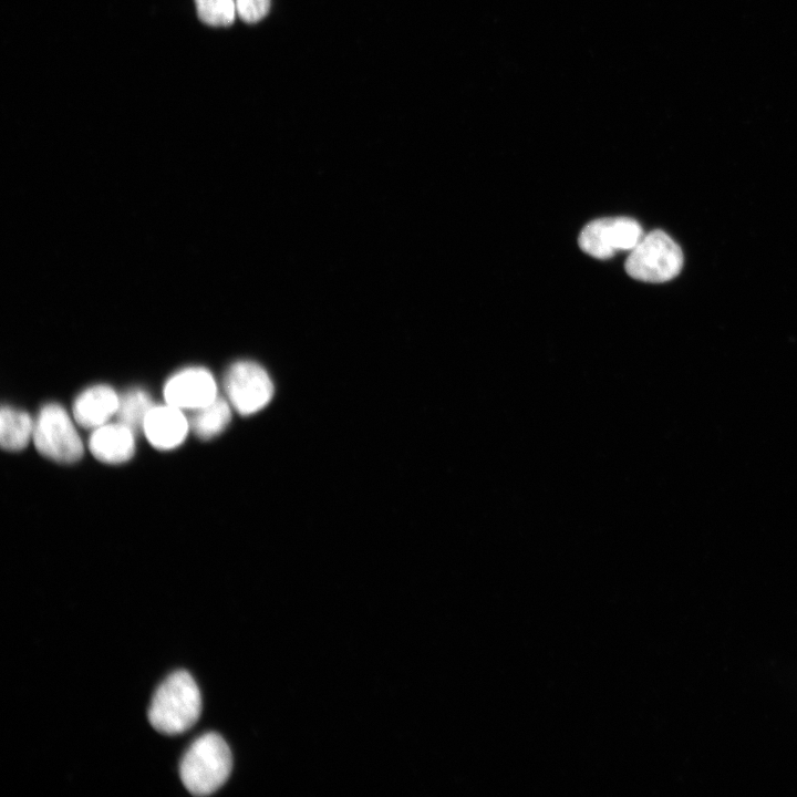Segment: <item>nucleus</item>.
Masks as SVG:
<instances>
[{
	"label": "nucleus",
	"mask_w": 797,
	"mask_h": 797,
	"mask_svg": "<svg viewBox=\"0 0 797 797\" xmlns=\"http://www.w3.org/2000/svg\"><path fill=\"white\" fill-rule=\"evenodd\" d=\"M152 407L149 395L143 390L134 389L120 396L116 416L118 422L136 433L143 429L145 417Z\"/></svg>",
	"instance_id": "ddd939ff"
},
{
	"label": "nucleus",
	"mask_w": 797,
	"mask_h": 797,
	"mask_svg": "<svg viewBox=\"0 0 797 797\" xmlns=\"http://www.w3.org/2000/svg\"><path fill=\"white\" fill-rule=\"evenodd\" d=\"M118 402L120 396L111 386L105 384L90 386L74 401V420L79 425L94 429L116 415Z\"/></svg>",
	"instance_id": "9d476101"
},
{
	"label": "nucleus",
	"mask_w": 797,
	"mask_h": 797,
	"mask_svg": "<svg viewBox=\"0 0 797 797\" xmlns=\"http://www.w3.org/2000/svg\"><path fill=\"white\" fill-rule=\"evenodd\" d=\"M135 433L121 422L106 423L93 429L89 448L93 456L106 464H121L135 452Z\"/></svg>",
	"instance_id": "1a4fd4ad"
},
{
	"label": "nucleus",
	"mask_w": 797,
	"mask_h": 797,
	"mask_svg": "<svg viewBox=\"0 0 797 797\" xmlns=\"http://www.w3.org/2000/svg\"><path fill=\"white\" fill-rule=\"evenodd\" d=\"M642 237V227L636 220L609 217L587 224L579 234L578 245L594 258L608 259L618 251L632 250Z\"/></svg>",
	"instance_id": "423d86ee"
},
{
	"label": "nucleus",
	"mask_w": 797,
	"mask_h": 797,
	"mask_svg": "<svg viewBox=\"0 0 797 797\" xmlns=\"http://www.w3.org/2000/svg\"><path fill=\"white\" fill-rule=\"evenodd\" d=\"M34 421L30 415L12 406L3 405L0 413V443L11 452L23 449L33 435Z\"/></svg>",
	"instance_id": "f8f14e48"
},
{
	"label": "nucleus",
	"mask_w": 797,
	"mask_h": 797,
	"mask_svg": "<svg viewBox=\"0 0 797 797\" xmlns=\"http://www.w3.org/2000/svg\"><path fill=\"white\" fill-rule=\"evenodd\" d=\"M228 400L217 396L211 403L192 411L189 428L200 439H210L225 431L231 420Z\"/></svg>",
	"instance_id": "9b49d317"
},
{
	"label": "nucleus",
	"mask_w": 797,
	"mask_h": 797,
	"mask_svg": "<svg viewBox=\"0 0 797 797\" xmlns=\"http://www.w3.org/2000/svg\"><path fill=\"white\" fill-rule=\"evenodd\" d=\"M32 439L40 454L58 463H75L84 453L70 415L56 403L45 404L40 410L34 421Z\"/></svg>",
	"instance_id": "20e7f679"
},
{
	"label": "nucleus",
	"mask_w": 797,
	"mask_h": 797,
	"mask_svg": "<svg viewBox=\"0 0 797 797\" xmlns=\"http://www.w3.org/2000/svg\"><path fill=\"white\" fill-rule=\"evenodd\" d=\"M232 757L226 741L217 733L196 738L183 755L180 779L195 796H207L219 789L228 779Z\"/></svg>",
	"instance_id": "f03ea898"
},
{
	"label": "nucleus",
	"mask_w": 797,
	"mask_h": 797,
	"mask_svg": "<svg viewBox=\"0 0 797 797\" xmlns=\"http://www.w3.org/2000/svg\"><path fill=\"white\" fill-rule=\"evenodd\" d=\"M217 394L213 374L205 368L192 366L172 375L164 386L166 403L183 411H194L211 403Z\"/></svg>",
	"instance_id": "0eeeda50"
},
{
	"label": "nucleus",
	"mask_w": 797,
	"mask_h": 797,
	"mask_svg": "<svg viewBox=\"0 0 797 797\" xmlns=\"http://www.w3.org/2000/svg\"><path fill=\"white\" fill-rule=\"evenodd\" d=\"M239 17L249 23L261 20L270 9V0H236Z\"/></svg>",
	"instance_id": "2eb2a0df"
},
{
	"label": "nucleus",
	"mask_w": 797,
	"mask_h": 797,
	"mask_svg": "<svg viewBox=\"0 0 797 797\" xmlns=\"http://www.w3.org/2000/svg\"><path fill=\"white\" fill-rule=\"evenodd\" d=\"M627 273L636 280L665 282L675 278L683 267L680 246L664 231L643 236L625 260Z\"/></svg>",
	"instance_id": "7ed1b4c3"
},
{
	"label": "nucleus",
	"mask_w": 797,
	"mask_h": 797,
	"mask_svg": "<svg viewBox=\"0 0 797 797\" xmlns=\"http://www.w3.org/2000/svg\"><path fill=\"white\" fill-rule=\"evenodd\" d=\"M189 429V422L184 411L166 403L153 405L145 417L142 431L155 448L169 451L185 441Z\"/></svg>",
	"instance_id": "6e6552de"
},
{
	"label": "nucleus",
	"mask_w": 797,
	"mask_h": 797,
	"mask_svg": "<svg viewBox=\"0 0 797 797\" xmlns=\"http://www.w3.org/2000/svg\"><path fill=\"white\" fill-rule=\"evenodd\" d=\"M199 19L208 25L226 27L234 22L236 0H195Z\"/></svg>",
	"instance_id": "4468645a"
},
{
	"label": "nucleus",
	"mask_w": 797,
	"mask_h": 797,
	"mask_svg": "<svg viewBox=\"0 0 797 797\" xmlns=\"http://www.w3.org/2000/svg\"><path fill=\"white\" fill-rule=\"evenodd\" d=\"M200 714L199 687L187 671L179 670L169 674L156 689L147 717L157 732L178 735L192 728Z\"/></svg>",
	"instance_id": "f257e3e1"
},
{
	"label": "nucleus",
	"mask_w": 797,
	"mask_h": 797,
	"mask_svg": "<svg viewBox=\"0 0 797 797\" xmlns=\"http://www.w3.org/2000/svg\"><path fill=\"white\" fill-rule=\"evenodd\" d=\"M225 392L230 405L241 415H251L272 400L275 387L268 372L252 361H238L226 372Z\"/></svg>",
	"instance_id": "39448f33"
}]
</instances>
